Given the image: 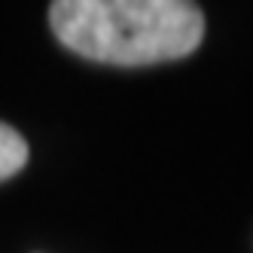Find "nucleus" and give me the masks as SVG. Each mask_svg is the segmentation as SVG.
<instances>
[{"label":"nucleus","mask_w":253,"mask_h":253,"mask_svg":"<svg viewBox=\"0 0 253 253\" xmlns=\"http://www.w3.org/2000/svg\"><path fill=\"white\" fill-rule=\"evenodd\" d=\"M49 25L70 52L119 67L186 58L205 37L202 9L183 0H58Z\"/></svg>","instance_id":"obj_1"},{"label":"nucleus","mask_w":253,"mask_h":253,"mask_svg":"<svg viewBox=\"0 0 253 253\" xmlns=\"http://www.w3.org/2000/svg\"><path fill=\"white\" fill-rule=\"evenodd\" d=\"M28 165V143L25 137L9 128L6 122H0V183L15 177Z\"/></svg>","instance_id":"obj_2"}]
</instances>
